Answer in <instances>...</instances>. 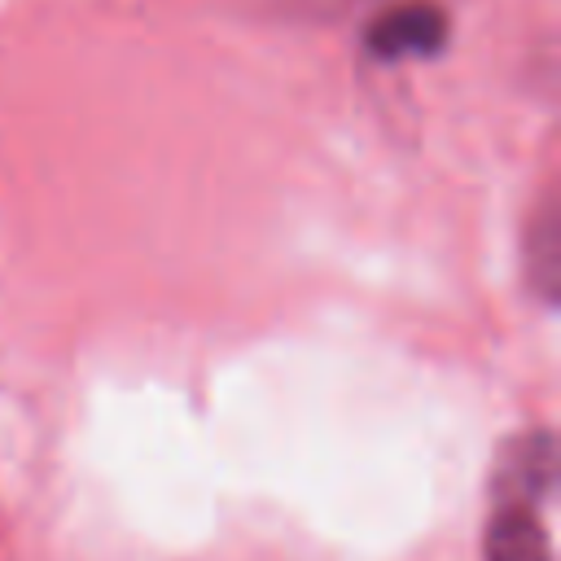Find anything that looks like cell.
<instances>
[{"instance_id": "obj_2", "label": "cell", "mask_w": 561, "mask_h": 561, "mask_svg": "<svg viewBox=\"0 0 561 561\" xmlns=\"http://www.w3.org/2000/svg\"><path fill=\"white\" fill-rule=\"evenodd\" d=\"M557 486V447L548 430H530L513 438L495 465L491 478V500L495 504H522V508H543V500Z\"/></svg>"}, {"instance_id": "obj_3", "label": "cell", "mask_w": 561, "mask_h": 561, "mask_svg": "<svg viewBox=\"0 0 561 561\" xmlns=\"http://www.w3.org/2000/svg\"><path fill=\"white\" fill-rule=\"evenodd\" d=\"M482 561H552V543L539 522V508L495 504L482 530Z\"/></svg>"}, {"instance_id": "obj_4", "label": "cell", "mask_w": 561, "mask_h": 561, "mask_svg": "<svg viewBox=\"0 0 561 561\" xmlns=\"http://www.w3.org/2000/svg\"><path fill=\"white\" fill-rule=\"evenodd\" d=\"M557 254H561V237H557V206L543 202L530 232H526V272H530V285L539 289L543 302H552L557 294Z\"/></svg>"}, {"instance_id": "obj_1", "label": "cell", "mask_w": 561, "mask_h": 561, "mask_svg": "<svg viewBox=\"0 0 561 561\" xmlns=\"http://www.w3.org/2000/svg\"><path fill=\"white\" fill-rule=\"evenodd\" d=\"M451 39V18L447 9L430 4V0H403L381 9L368 26H364V53L373 61H430L447 48Z\"/></svg>"}]
</instances>
